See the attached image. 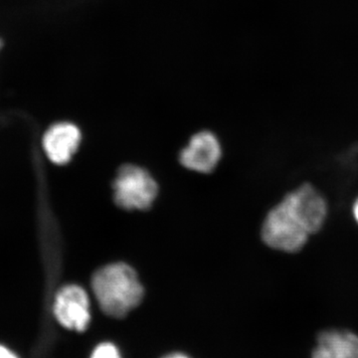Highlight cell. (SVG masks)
I'll return each instance as SVG.
<instances>
[{"label": "cell", "mask_w": 358, "mask_h": 358, "mask_svg": "<svg viewBox=\"0 0 358 358\" xmlns=\"http://www.w3.org/2000/svg\"><path fill=\"white\" fill-rule=\"evenodd\" d=\"M308 236L300 219L284 200L270 211L264 221L263 240L271 248L296 253L305 247Z\"/></svg>", "instance_id": "7a4b0ae2"}, {"label": "cell", "mask_w": 358, "mask_h": 358, "mask_svg": "<svg viewBox=\"0 0 358 358\" xmlns=\"http://www.w3.org/2000/svg\"><path fill=\"white\" fill-rule=\"evenodd\" d=\"M162 358H192L188 357V355H185V353L181 352H173L171 353V355H167L166 357Z\"/></svg>", "instance_id": "8fae6325"}, {"label": "cell", "mask_w": 358, "mask_h": 358, "mask_svg": "<svg viewBox=\"0 0 358 358\" xmlns=\"http://www.w3.org/2000/svg\"><path fill=\"white\" fill-rule=\"evenodd\" d=\"M353 216H355V220L358 223V199L355 200V204L352 207Z\"/></svg>", "instance_id": "7c38bea8"}, {"label": "cell", "mask_w": 358, "mask_h": 358, "mask_svg": "<svg viewBox=\"0 0 358 358\" xmlns=\"http://www.w3.org/2000/svg\"><path fill=\"white\" fill-rule=\"evenodd\" d=\"M115 201L127 210H145L157 195L155 179L141 167L126 164L120 169L114 181Z\"/></svg>", "instance_id": "3957f363"}, {"label": "cell", "mask_w": 358, "mask_h": 358, "mask_svg": "<svg viewBox=\"0 0 358 358\" xmlns=\"http://www.w3.org/2000/svg\"><path fill=\"white\" fill-rule=\"evenodd\" d=\"M282 200L300 219L308 234H315L322 229L327 216V201L312 185H301Z\"/></svg>", "instance_id": "5b68a950"}, {"label": "cell", "mask_w": 358, "mask_h": 358, "mask_svg": "<svg viewBox=\"0 0 358 358\" xmlns=\"http://www.w3.org/2000/svg\"><path fill=\"white\" fill-rule=\"evenodd\" d=\"M0 358H18L11 350L6 346L0 345Z\"/></svg>", "instance_id": "30bf717a"}, {"label": "cell", "mask_w": 358, "mask_h": 358, "mask_svg": "<svg viewBox=\"0 0 358 358\" xmlns=\"http://www.w3.org/2000/svg\"><path fill=\"white\" fill-rule=\"evenodd\" d=\"M221 157L217 138L208 131L195 134L189 145L181 152L180 162L187 169L199 173H210Z\"/></svg>", "instance_id": "8992f818"}, {"label": "cell", "mask_w": 358, "mask_h": 358, "mask_svg": "<svg viewBox=\"0 0 358 358\" xmlns=\"http://www.w3.org/2000/svg\"><path fill=\"white\" fill-rule=\"evenodd\" d=\"M81 141L79 129L69 122L54 124L45 134V152L54 164H65L76 152Z\"/></svg>", "instance_id": "52a82bcc"}, {"label": "cell", "mask_w": 358, "mask_h": 358, "mask_svg": "<svg viewBox=\"0 0 358 358\" xmlns=\"http://www.w3.org/2000/svg\"><path fill=\"white\" fill-rule=\"evenodd\" d=\"M0 47H1V41H0Z\"/></svg>", "instance_id": "4fadbf2b"}, {"label": "cell", "mask_w": 358, "mask_h": 358, "mask_svg": "<svg viewBox=\"0 0 358 358\" xmlns=\"http://www.w3.org/2000/svg\"><path fill=\"white\" fill-rule=\"evenodd\" d=\"M92 288L99 306L106 315L121 317L140 305L143 288L138 275L127 264L106 266L94 275Z\"/></svg>", "instance_id": "6da1fadb"}, {"label": "cell", "mask_w": 358, "mask_h": 358, "mask_svg": "<svg viewBox=\"0 0 358 358\" xmlns=\"http://www.w3.org/2000/svg\"><path fill=\"white\" fill-rule=\"evenodd\" d=\"M313 358H358V336L346 331H322Z\"/></svg>", "instance_id": "ba28073f"}, {"label": "cell", "mask_w": 358, "mask_h": 358, "mask_svg": "<svg viewBox=\"0 0 358 358\" xmlns=\"http://www.w3.org/2000/svg\"><path fill=\"white\" fill-rule=\"evenodd\" d=\"M90 358H124L122 357L121 350L115 343L110 341L99 343L94 348Z\"/></svg>", "instance_id": "9c48e42d"}, {"label": "cell", "mask_w": 358, "mask_h": 358, "mask_svg": "<svg viewBox=\"0 0 358 358\" xmlns=\"http://www.w3.org/2000/svg\"><path fill=\"white\" fill-rule=\"evenodd\" d=\"M54 313L61 326L75 331H85L91 320L88 294L82 287L69 285L58 292Z\"/></svg>", "instance_id": "277c9868"}]
</instances>
